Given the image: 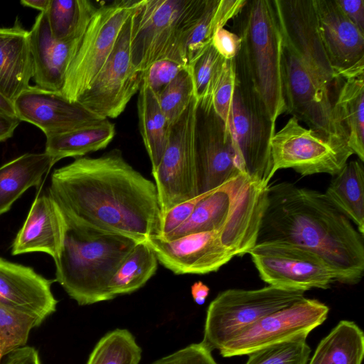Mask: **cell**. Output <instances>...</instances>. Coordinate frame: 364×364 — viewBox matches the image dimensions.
Returning a JSON list of instances; mask_svg holds the SVG:
<instances>
[{"instance_id": "cell-1", "label": "cell", "mask_w": 364, "mask_h": 364, "mask_svg": "<svg viewBox=\"0 0 364 364\" xmlns=\"http://www.w3.org/2000/svg\"><path fill=\"white\" fill-rule=\"evenodd\" d=\"M48 194L66 220L144 242L161 234V213L154 182L113 149L55 169Z\"/></svg>"}, {"instance_id": "cell-2", "label": "cell", "mask_w": 364, "mask_h": 364, "mask_svg": "<svg viewBox=\"0 0 364 364\" xmlns=\"http://www.w3.org/2000/svg\"><path fill=\"white\" fill-rule=\"evenodd\" d=\"M282 241L321 257L336 282L356 284L364 271L363 236L326 196L283 181L267 187L256 244Z\"/></svg>"}, {"instance_id": "cell-3", "label": "cell", "mask_w": 364, "mask_h": 364, "mask_svg": "<svg viewBox=\"0 0 364 364\" xmlns=\"http://www.w3.org/2000/svg\"><path fill=\"white\" fill-rule=\"evenodd\" d=\"M240 48L233 59L237 80L255 95L274 122L286 105L282 78L283 37L272 0H246L232 18Z\"/></svg>"}, {"instance_id": "cell-4", "label": "cell", "mask_w": 364, "mask_h": 364, "mask_svg": "<svg viewBox=\"0 0 364 364\" xmlns=\"http://www.w3.org/2000/svg\"><path fill=\"white\" fill-rule=\"evenodd\" d=\"M65 221L62 250L55 262V282L79 305L109 300L107 287L110 279L139 242Z\"/></svg>"}, {"instance_id": "cell-5", "label": "cell", "mask_w": 364, "mask_h": 364, "mask_svg": "<svg viewBox=\"0 0 364 364\" xmlns=\"http://www.w3.org/2000/svg\"><path fill=\"white\" fill-rule=\"evenodd\" d=\"M208 0H141L132 15L130 53L136 70L145 72L168 59L183 65L187 37Z\"/></svg>"}, {"instance_id": "cell-6", "label": "cell", "mask_w": 364, "mask_h": 364, "mask_svg": "<svg viewBox=\"0 0 364 364\" xmlns=\"http://www.w3.org/2000/svg\"><path fill=\"white\" fill-rule=\"evenodd\" d=\"M304 292L270 285L225 290L208 307L200 343L211 351L220 350L264 316L304 299Z\"/></svg>"}, {"instance_id": "cell-7", "label": "cell", "mask_w": 364, "mask_h": 364, "mask_svg": "<svg viewBox=\"0 0 364 364\" xmlns=\"http://www.w3.org/2000/svg\"><path fill=\"white\" fill-rule=\"evenodd\" d=\"M141 0H115L97 7L68 68L61 95L77 102L89 89L127 21Z\"/></svg>"}, {"instance_id": "cell-8", "label": "cell", "mask_w": 364, "mask_h": 364, "mask_svg": "<svg viewBox=\"0 0 364 364\" xmlns=\"http://www.w3.org/2000/svg\"><path fill=\"white\" fill-rule=\"evenodd\" d=\"M240 173H244L237 144L229 127L215 111L212 97L198 100L195 129L197 196L218 188Z\"/></svg>"}, {"instance_id": "cell-9", "label": "cell", "mask_w": 364, "mask_h": 364, "mask_svg": "<svg viewBox=\"0 0 364 364\" xmlns=\"http://www.w3.org/2000/svg\"><path fill=\"white\" fill-rule=\"evenodd\" d=\"M272 176L292 168L302 176L337 174L353 154L347 142L324 137L291 117L270 140Z\"/></svg>"}, {"instance_id": "cell-10", "label": "cell", "mask_w": 364, "mask_h": 364, "mask_svg": "<svg viewBox=\"0 0 364 364\" xmlns=\"http://www.w3.org/2000/svg\"><path fill=\"white\" fill-rule=\"evenodd\" d=\"M262 280L287 289H326L336 282V275L316 252L287 242L256 244L248 252Z\"/></svg>"}, {"instance_id": "cell-11", "label": "cell", "mask_w": 364, "mask_h": 364, "mask_svg": "<svg viewBox=\"0 0 364 364\" xmlns=\"http://www.w3.org/2000/svg\"><path fill=\"white\" fill-rule=\"evenodd\" d=\"M198 100L169 128L167 144L153 171L161 217L175 205L197 197L195 182V129Z\"/></svg>"}, {"instance_id": "cell-12", "label": "cell", "mask_w": 364, "mask_h": 364, "mask_svg": "<svg viewBox=\"0 0 364 364\" xmlns=\"http://www.w3.org/2000/svg\"><path fill=\"white\" fill-rule=\"evenodd\" d=\"M228 126L237 144L243 173L269 185L272 178L270 140L275 122L236 76Z\"/></svg>"}, {"instance_id": "cell-13", "label": "cell", "mask_w": 364, "mask_h": 364, "mask_svg": "<svg viewBox=\"0 0 364 364\" xmlns=\"http://www.w3.org/2000/svg\"><path fill=\"white\" fill-rule=\"evenodd\" d=\"M281 66L286 112L324 137L347 142L346 132L334 113L331 95L318 87L302 60L284 38Z\"/></svg>"}, {"instance_id": "cell-14", "label": "cell", "mask_w": 364, "mask_h": 364, "mask_svg": "<svg viewBox=\"0 0 364 364\" xmlns=\"http://www.w3.org/2000/svg\"><path fill=\"white\" fill-rule=\"evenodd\" d=\"M132 16L88 90L77 102L104 119L119 117L139 90L144 73L134 68L130 53Z\"/></svg>"}, {"instance_id": "cell-15", "label": "cell", "mask_w": 364, "mask_h": 364, "mask_svg": "<svg viewBox=\"0 0 364 364\" xmlns=\"http://www.w3.org/2000/svg\"><path fill=\"white\" fill-rule=\"evenodd\" d=\"M329 307L304 298L274 311L247 328L222 348L224 358L249 355L257 350L297 338H306L327 318Z\"/></svg>"}, {"instance_id": "cell-16", "label": "cell", "mask_w": 364, "mask_h": 364, "mask_svg": "<svg viewBox=\"0 0 364 364\" xmlns=\"http://www.w3.org/2000/svg\"><path fill=\"white\" fill-rule=\"evenodd\" d=\"M282 37L302 60L318 87L331 95L337 79L318 29L314 0H272Z\"/></svg>"}, {"instance_id": "cell-17", "label": "cell", "mask_w": 364, "mask_h": 364, "mask_svg": "<svg viewBox=\"0 0 364 364\" xmlns=\"http://www.w3.org/2000/svg\"><path fill=\"white\" fill-rule=\"evenodd\" d=\"M144 242L158 262L175 274L216 272L235 257L223 245L218 231L190 234L172 240L152 236Z\"/></svg>"}, {"instance_id": "cell-18", "label": "cell", "mask_w": 364, "mask_h": 364, "mask_svg": "<svg viewBox=\"0 0 364 364\" xmlns=\"http://www.w3.org/2000/svg\"><path fill=\"white\" fill-rule=\"evenodd\" d=\"M318 29L338 78L364 75V33L335 0H314Z\"/></svg>"}, {"instance_id": "cell-19", "label": "cell", "mask_w": 364, "mask_h": 364, "mask_svg": "<svg viewBox=\"0 0 364 364\" xmlns=\"http://www.w3.org/2000/svg\"><path fill=\"white\" fill-rule=\"evenodd\" d=\"M16 116L38 127L46 135L65 133L104 118L60 92L29 86L13 102Z\"/></svg>"}, {"instance_id": "cell-20", "label": "cell", "mask_w": 364, "mask_h": 364, "mask_svg": "<svg viewBox=\"0 0 364 364\" xmlns=\"http://www.w3.org/2000/svg\"><path fill=\"white\" fill-rule=\"evenodd\" d=\"M48 279L33 268L0 257V303L43 321L56 310L58 301Z\"/></svg>"}, {"instance_id": "cell-21", "label": "cell", "mask_w": 364, "mask_h": 364, "mask_svg": "<svg viewBox=\"0 0 364 364\" xmlns=\"http://www.w3.org/2000/svg\"><path fill=\"white\" fill-rule=\"evenodd\" d=\"M67 224L65 217L52 197L38 196L11 246L12 255L43 252L59 259Z\"/></svg>"}, {"instance_id": "cell-22", "label": "cell", "mask_w": 364, "mask_h": 364, "mask_svg": "<svg viewBox=\"0 0 364 364\" xmlns=\"http://www.w3.org/2000/svg\"><path fill=\"white\" fill-rule=\"evenodd\" d=\"M29 32L33 60V80L36 85L60 92L65 74L81 40L59 41L50 31L47 16L40 12Z\"/></svg>"}, {"instance_id": "cell-23", "label": "cell", "mask_w": 364, "mask_h": 364, "mask_svg": "<svg viewBox=\"0 0 364 364\" xmlns=\"http://www.w3.org/2000/svg\"><path fill=\"white\" fill-rule=\"evenodd\" d=\"M32 78L29 32L16 17L12 26L0 27V94L13 103Z\"/></svg>"}, {"instance_id": "cell-24", "label": "cell", "mask_w": 364, "mask_h": 364, "mask_svg": "<svg viewBox=\"0 0 364 364\" xmlns=\"http://www.w3.org/2000/svg\"><path fill=\"white\" fill-rule=\"evenodd\" d=\"M53 166L45 151L26 153L0 166V216L30 188H38Z\"/></svg>"}, {"instance_id": "cell-25", "label": "cell", "mask_w": 364, "mask_h": 364, "mask_svg": "<svg viewBox=\"0 0 364 364\" xmlns=\"http://www.w3.org/2000/svg\"><path fill=\"white\" fill-rule=\"evenodd\" d=\"M116 134L115 125L108 119L58 134L47 136L45 152L54 165L67 157L80 158L105 149Z\"/></svg>"}, {"instance_id": "cell-26", "label": "cell", "mask_w": 364, "mask_h": 364, "mask_svg": "<svg viewBox=\"0 0 364 364\" xmlns=\"http://www.w3.org/2000/svg\"><path fill=\"white\" fill-rule=\"evenodd\" d=\"M333 102L336 117L347 135V144L364 161V75L345 79Z\"/></svg>"}, {"instance_id": "cell-27", "label": "cell", "mask_w": 364, "mask_h": 364, "mask_svg": "<svg viewBox=\"0 0 364 364\" xmlns=\"http://www.w3.org/2000/svg\"><path fill=\"white\" fill-rule=\"evenodd\" d=\"M326 197L364 235V169L363 162H347L333 176L326 193Z\"/></svg>"}, {"instance_id": "cell-28", "label": "cell", "mask_w": 364, "mask_h": 364, "mask_svg": "<svg viewBox=\"0 0 364 364\" xmlns=\"http://www.w3.org/2000/svg\"><path fill=\"white\" fill-rule=\"evenodd\" d=\"M139 92V132L153 171L159 166L164 153L170 127L161 110L158 95L149 86L144 77Z\"/></svg>"}, {"instance_id": "cell-29", "label": "cell", "mask_w": 364, "mask_h": 364, "mask_svg": "<svg viewBox=\"0 0 364 364\" xmlns=\"http://www.w3.org/2000/svg\"><path fill=\"white\" fill-rule=\"evenodd\" d=\"M364 333L353 321L342 320L321 340L307 364H362Z\"/></svg>"}, {"instance_id": "cell-30", "label": "cell", "mask_w": 364, "mask_h": 364, "mask_svg": "<svg viewBox=\"0 0 364 364\" xmlns=\"http://www.w3.org/2000/svg\"><path fill=\"white\" fill-rule=\"evenodd\" d=\"M158 260L145 242H139L125 258L110 279L109 300L129 294L141 288L155 274Z\"/></svg>"}, {"instance_id": "cell-31", "label": "cell", "mask_w": 364, "mask_h": 364, "mask_svg": "<svg viewBox=\"0 0 364 364\" xmlns=\"http://www.w3.org/2000/svg\"><path fill=\"white\" fill-rule=\"evenodd\" d=\"M97 9L89 0H50L46 14L52 36L65 42L80 39Z\"/></svg>"}, {"instance_id": "cell-32", "label": "cell", "mask_w": 364, "mask_h": 364, "mask_svg": "<svg viewBox=\"0 0 364 364\" xmlns=\"http://www.w3.org/2000/svg\"><path fill=\"white\" fill-rule=\"evenodd\" d=\"M141 349L127 329L105 335L92 351L87 364H139Z\"/></svg>"}, {"instance_id": "cell-33", "label": "cell", "mask_w": 364, "mask_h": 364, "mask_svg": "<svg viewBox=\"0 0 364 364\" xmlns=\"http://www.w3.org/2000/svg\"><path fill=\"white\" fill-rule=\"evenodd\" d=\"M43 321L29 314L0 303V361L26 345L31 331Z\"/></svg>"}, {"instance_id": "cell-34", "label": "cell", "mask_w": 364, "mask_h": 364, "mask_svg": "<svg viewBox=\"0 0 364 364\" xmlns=\"http://www.w3.org/2000/svg\"><path fill=\"white\" fill-rule=\"evenodd\" d=\"M158 97L161 110L171 127L182 115L195 97L189 68L184 67Z\"/></svg>"}, {"instance_id": "cell-35", "label": "cell", "mask_w": 364, "mask_h": 364, "mask_svg": "<svg viewBox=\"0 0 364 364\" xmlns=\"http://www.w3.org/2000/svg\"><path fill=\"white\" fill-rule=\"evenodd\" d=\"M225 60L211 43L187 65L193 79L194 95L198 100L212 97Z\"/></svg>"}, {"instance_id": "cell-36", "label": "cell", "mask_w": 364, "mask_h": 364, "mask_svg": "<svg viewBox=\"0 0 364 364\" xmlns=\"http://www.w3.org/2000/svg\"><path fill=\"white\" fill-rule=\"evenodd\" d=\"M311 350L306 338H297L250 353L245 364H307Z\"/></svg>"}, {"instance_id": "cell-37", "label": "cell", "mask_w": 364, "mask_h": 364, "mask_svg": "<svg viewBox=\"0 0 364 364\" xmlns=\"http://www.w3.org/2000/svg\"><path fill=\"white\" fill-rule=\"evenodd\" d=\"M219 0H208L206 6L200 18L191 28L183 47V62L190 65L211 43L216 28L214 16Z\"/></svg>"}, {"instance_id": "cell-38", "label": "cell", "mask_w": 364, "mask_h": 364, "mask_svg": "<svg viewBox=\"0 0 364 364\" xmlns=\"http://www.w3.org/2000/svg\"><path fill=\"white\" fill-rule=\"evenodd\" d=\"M235 82L234 60H225L213 91L212 102L215 111L227 125Z\"/></svg>"}, {"instance_id": "cell-39", "label": "cell", "mask_w": 364, "mask_h": 364, "mask_svg": "<svg viewBox=\"0 0 364 364\" xmlns=\"http://www.w3.org/2000/svg\"><path fill=\"white\" fill-rule=\"evenodd\" d=\"M184 67L171 60H159L144 73V77L149 86L159 95Z\"/></svg>"}, {"instance_id": "cell-40", "label": "cell", "mask_w": 364, "mask_h": 364, "mask_svg": "<svg viewBox=\"0 0 364 364\" xmlns=\"http://www.w3.org/2000/svg\"><path fill=\"white\" fill-rule=\"evenodd\" d=\"M211 352L201 343H193L152 364H218Z\"/></svg>"}, {"instance_id": "cell-41", "label": "cell", "mask_w": 364, "mask_h": 364, "mask_svg": "<svg viewBox=\"0 0 364 364\" xmlns=\"http://www.w3.org/2000/svg\"><path fill=\"white\" fill-rule=\"evenodd\" d=\"M205 194L179 203L162 215L159 236H164L181 225L190 217L197 203Z\"/></svg>"}, {"instance_id": "cell-42", "label": "cell", "mask_w": 364, "mask_h": 364, "mask_svg": "<svg viewBox=\"0 0 364 364\" xmlns=\"http://www.w3.org/2000/svg\"><path fill=\"white\" fill-rule=\"evenodd\" d=\"M240 43L239 36L224 28L218 29L212 38L213 47L226 60L235 58L240 50Z\"/></svg>"}, {"instance_id": "cell-43", "label": "cell", "mask_w": 364, "mask_h": 364, "mask_svg": "<svg viewBox=\"0 0 364 364\" xmlns=\"http://www.w3.org/2000/svg\"><path fill=\"white\" fill-rule=\"evenodd\" d=\"M335 1L344 14L364 33V1Z\"/></svg>"}, {"instance_id": "cell-44", "label": "cell", "mask_w": 364, "mask_h": 364, "mask_svg": "<svg viewBox=\"0 0 364 364\" xmlns=\"http://www.w3.org/2000/svg\"><path fill=\"white\" fill-rule=\"evenodd\" d=\"M3 364H41L38 351L31 346H23L11 352Z\"/></svg>"}, {"instance_id": "cell-45", "label": "cell", "mask_w": 364, "mask_h": 364, "mask_svg": "<svg viewBox=\"0 0 364 364\" xmlns=\"http://www.w3.org/2000/svg\"><path fill=\"white\" fill-rule=\"evenodd\" d=\"M21 120L16 115L0 112V142L11 138Z\"/></svg>"}, {"instance_id": "cell-46", "label": "cell", "mask_w": 364, "mask_h": 364, "mask_svg": "<svg viewBox=\"0 0 364 364\" xmlns=\"http://www.w3.org/2000/svg\"><path fill=\"white\" fill-rule=\"evenodd\" d=\"M210 292L209 287L198 281L191 286V294L194 301L198 305H203Z\"/></svg>"}, {"instance_id": "cell-47", "label": "cell", "mask_w": 364, "mask_h": 364, "mask_svg": "<svg viewBox=\"0 0 364 364\" xmlns=\"http://www.w3.org/2000/svg\"><path fill=\"white\" fill-rule=\"evenodd\" d=\"M21 4L23 6L30 7L38 10L40 12H46L50 0H21Z\"/></svg>"}, {"instance_id": "cell-48", "label": "cell", "mask_w": 364, "mask_h": 364, "mask_svg": "<svg viewBox=\"0 0 364 364\" xmlns=\"http://www.w3.org/2000/svg\"><path fill=\"white\" fill-rule=\"evenodd\" d=\"M0 112L16 115L13 103L0 94Z\"/></svg>"}]
</instances>
